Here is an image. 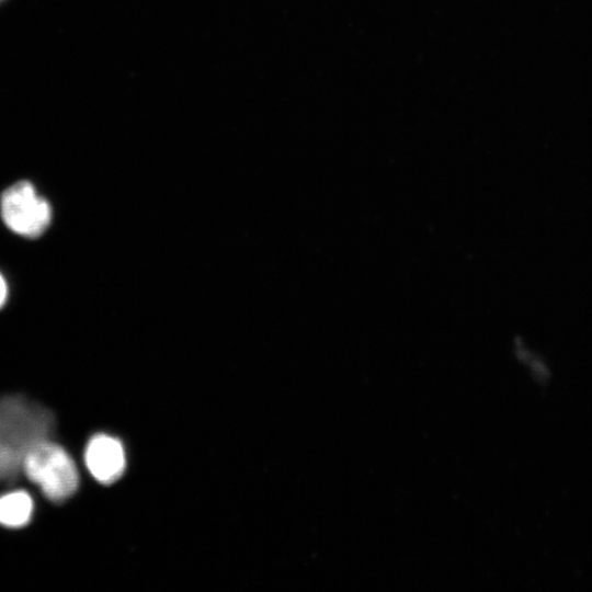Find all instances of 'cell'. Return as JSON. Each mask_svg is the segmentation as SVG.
I'll list each match as a JSON object with an SVG mask.
<instances>
[{"mask_svg": "<svg viewBox=\"0 0 592 592\" xmlns=\"http://www.w3.org/2000/svg\"><path fill=\"white\" fill-rule=\"evenodd\" d=\"M55 429L54 414L23 396L0 399V482L13 483L23 473L27 453L49 440Z\"/></svg>", "mask_w": 592, "mask_h": 592, "instance_id": "obj_1", "label": "cell"}, {"mask_svg": "<svg viewBox=\"0 0 592 592\" xmlns=\"http://www.w3.org/2000/svg\"><path fill=\"white\" fill-rule=\"evenodd\" d=\"M23 473L50 501L59 503L70 498L79 486L76 464L68 452L55 442L45 440L25 456Z\"/></svg>", "mask_w": 592, "mask_h": 592, "instance_id": "obj_2", "label": "cell"}, {"mask_svg": "<svg viewBox=\"0 0 592 592\" xmlns=\"http://www.w3.org/2000/svg\"><path fill=\"white\" fill-rule=\"evenodd\" d=\"M0 212L8 228L27 238L42 235L52 219L49 203L29 181H19L2 193Z\"/></svg>", "mask_w": 592, "mask_h": 592, "instance_id": "obj_3", "label": "cell"}, {"mask_svg": "<svg viewBox=\"0 0 592 592\" xmlns=\"http://www.w3.org/2000/svg\"><path fill=\"white\" fill-rule=\"evenodd\" d=\"M86 466L91 476L102 485L116 481L126 468L125 449L121 441L105 433L93 435L84 451Z\"/></svg>", "mask_w": 592, "mask_h": 592, "instance_id": "obj_4", "label": "cell"}, {"mask_svg": "<svg viewBox=\"0 0 592 592\" xmlns=\"http://www.w3.org/2000/svg\"><path fill=\"white\" fill-rule=\"evenodd\" d=\"M33 513V500L23 490H16L0 497V524L7 527H22L27 524Z\"/></svg>", "mask_w": 592, "mask_h": 592, "instance_id": "obj_5", "label": "cell"}, {"mask_svg": "<svg viewBox=\"0 0 592 592\" xmlns=\"http://www.w3.org/2000/svg\"><path fill=\"white\" fill-rule=\"evenodd\" d=\"M7 284L3 276L0 274V308L3 306L7 298Z\"/></svg>", "mask_w": 592, "mask_h": 592, "instance_id": "obj_6", "label": "cell"}, {"mask_svg": "<svg viewBox=\"0 0 592 592\" xmlns=\"http://www.w3.org/2000/svg\"><path fill=\"white\" fill-rule=\"evenodd\" d=\"M0 1H2V0H0Z\"/></svg>", "mask_w": 592, "mask_h": 592, "instance_id": "obj_7", "label": "cell"}]
</instances>
